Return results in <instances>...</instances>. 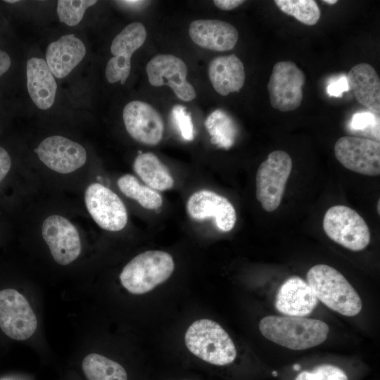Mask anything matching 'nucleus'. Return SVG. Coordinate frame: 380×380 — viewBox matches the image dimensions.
<instances>
[{
  "mask_svg": "<svg viewBox=\"0 0 380 380\" xmlns=\"http://www.w3.org/2000/svg\"><path fill=\"white\" fill-rule=\"evenodd\" d=\"M184 340L188 351L207 365L225 367L236 360L237 350L230 336L210 319L194 321L187 327Z\"/></svg>",
  "mask_w": 380,
  "mask_h": 380,
  "instance_id": "obj_1",
  "label": "nucleus"
},
{
  "mask_svg": "<svg viewBox=\"0 0 380 380\" xmlns=\"http://www.w3.org/2000/svg\"><path fill=\"white\" fill-rule=\"evenodd\" d=\"M259 330L267 339L286 348L305 350L322 343L329 334V326L323 321L304 317H264Z\"/></svg>",
  "mask_w": 380,
  "mask_h": 380,
  "instance_id": "obj_2",
  "label": "nucleus"
},
{
  "mask_svg": "<svg viewBox=\"0 0 380 380\" xmlns=\"http://www.w3.org/2000/svg\"><path fill=\"white\" fill-rule=\"evenodd\" d=\"M307 281L317 298L330 309L347 317L355 316L361 311L360 296L335 268L316 265L308 270Z\"/></svg>",
  "mask_w": 380,
  "mask_h": 380,
  "instance_id": "obj_3",
  "label": "nucleus"
},
{
  "mask_svg": "<svg viewBox=\"0 0 380 380\" xmlns=\"http://www.w3.org/2000/svg\"><path fill=\"white\" fill-rule=\"evenodd\" d=\"M175 262L167 252L149 250L133 258L123 267L120 281L133 295L147 293L166 281L172 274Z\"/></svg>",
  "mask_w": 380,
  "mask_h": 380,
  "instance_id": "obj_4",
  "label": "nucleus"
},
{
  "mask_svg": "<svg viewBox=\"0 0 380 380\" xmlns=\"http://www.w3.org/2000/svg\"><path fill=\"white\" fill-rule=\"evenodd\" d=\"M290 156L281 150L270 153L256 173V198L262 208L273 212L280 205L292 170Z\"/></svg>",
  "mask_w": 380,
  "mask_h": 380,
  "instance_id": "obj_5",
  "label": "nucleus"
},
{
  "mask_svg": "<svg viewBox=\"0 0 380 380\" xmlns=\"http://www.w3.org/2000/svg\"><path fill=\"white\" fill-rule=\"evenodd\" d=\"M323 229L332 241L353 251L365 249L371 239L364 219L346 205H338L328 209L323 219Z\"/></svg>",
  "mask_w": 380,
  "mask_h": 380,
  "instance_id": "obj_6",
  "label": "nucleus"
},
{
  "mask_svg": "<svg viewBox=\"0 0 380 380\" xmlns=\"http://www.w3.org/2000/svg\"><path fill=\"white\" fill-rule=\"evenodd\" d=\"M305 75L291 61L275 63L267 84L271 106L281 112L297 109L303 97Z\"/></svg>",
  "mask_w": 380,
  "mask_h": 380,
  "instance_id": "obj_7",
  "label": "nucleus"
},
{
  "mask_svg": "<svg viewBox=\"0 0 380 380\" xmlns=\"http://www.w3.org/2000/svg\"><path fill=\"white\" fill-rule=\"evenodd\" d=\"M37 326L35 314L23 295L12 289L0 291V328L7 336L26 340Z\"/></svg>",
  "mask_w": 380,
  "mask_h": 380,
  "instance_id": "obj_8",
  "label": "nucleus"
},
{
  "mask_svg": "<svg viewBox=\"0 0 380 380\" xmlns=\"http://www.w3.org/2000/svg\"><path fill=\"white\" fill-rule=\"evenodd\" d=\"M334 154L346 168L364 175L380 174V143L357 137L339 138L334 145Z\"/></svg>",
  "mask_w": 380,
  "mask_h": 380,
  "instance_id": "obj_9",
  "label": "nucleus"
},
{
  "mask_svg": "<svg viewBox=\"0 0 380 380\" xmlns=\"http://www.w3.org/2000/svg\"><path fill=\"white\" fill-rule=\"evenodd\" d=\"M87 209L95 222L102 229L118 232L125 227L128 216L120 198L108 187L93 183L86 189Z\"/></svg>",
  "mask_w": 380,
  "mask_h": 380,
  "instance_id": "obj_10",
  "label": "nucleus"
},
{
  "mask_svg": "<svg viewBox=\"0 0 380 380\" xmlns=\"http://www.w3.org/2000/svg\"><path fill=\"white\" fill-rule=\"evenodd\" d=\"M146 31L143 24L134 22L127 25L113 39L110 45L114 56L108 62L106 77L109 83H125L131 70L132 53L144 43Z\"/></svg>",
  "mask_w": 380,
  "mask_h": 380,
  "instance_id": "obj_11",
  "label": "nucleus"
},
{
  "mask_svg": "<svg viewBox=\"0 0 380 380\" xmlns=\"http://www.w3.org/2000/svg\"><path fill=\"white\" fill-rule=\"evenodd\" d=\"M187 67L171 54H158L146 65L149 83L155 87L167 85L181 100L190 101L196 96L194 87L186 80Z\"/></svg>",
  "mask_w": 380,
  "mask_h": 380,
  "instance_id": "obj_12",
  "label": "nucleus"
},
{
  "mask_svg": "<svg viewBox=\"0 0 380 380\" xmlns=\"http://www.w3.org/2000/svg\"><path fill=\"white\" fill-rule=\"evenodd\" d=\"M42 234L53 260L59 265H68L80 254L77 229L65 217L58 215L46 217L42 223Z\"/></svg>",
  "mask_w": 380,
  "mask_h": 380,
  "instance_id": "obj_13",
  "label": "nucleus"
},
{
  "mask_svg": "<svg viewBox=\"0 0 380 380\" xmlns=\"http://www.w3.org/2000/svg\"><path fill=\"white\" fill-rule=\"evenodd\" d=\"M186 209L194 220L213 219L215 227L223 232L231 231L236 222V213L231 202L213 191L202 189L192 194Z\"/></svg>",
  "mask_w": 380,
  "mask_h": 380,
  "instance_id": "obj_14",
  "label": "nucleus"
},
{
  "mask_svg": "<svg viewBox=\"0 0 380 380\" xmlns=\"http://www.w3.org/2000/svg\"><path fill=\"white\" fill-rule=\"evenodd\" d=\"M40 160L49 169L68 174L82 167L87 152L80 144L62 136L44 139L35 149Z\"/></svg>",
  "mask_w": 380,
  "mask_h": 380,
  "instance_id": "obj_15",
  "label": "nucleus"
},
{
  "mask_svg": "<svg viewBox=\"0 0 380 380\" xmlns=\"http://www.w3.org/2000/svg\"><path fill=\"white\" fill-rule=\"evenodd\" d=\"M122 118L128 134L146 145H156L162 139L164 125L158 111L141 101H132L124 108Z\"/></svg>",
  "mask_w": 380,
  "mask_h": 380,
  "instance_id": "obj_16",
  "label": "nucleus"
},
{
  "mask_svg": "<svg viewBox=\"0 0 380 380\" xmlns=\"http://www.w3.org/2000/svg\"><path fill=\"white\" fill-rule=\"evenodd\" d=\"M318 303V299L308 282L299 277L287 279L279 287L274 305L281 313L291 317L310 315Z\"/></svg>",
  "mask_w": 380,
  "mask_h": 380,
  "instance_id": "obj_17",
  "label": "nucleus"
},
{
  "mask_svg": "<svg viewBox=\"0 0 380 380\" xmlns=\"http://www.w3.org/2000/svg\"><path fill=\"white\" fill-rule=\"evenodd\" d=\"M189 34L198 46L216 51L232 49L239 39L237 30L220 20H196L189 25Z\"/></svg>",
  "mask_w": 380,
  "mask_h": 380,
  "instance_id": "obj_18",
  "label": "nucleus"
},
{
  "mask_svg": "<svg viewBox=\"0 0 380 380\" xmlns=\"http://www.w3.org/2000/svg\"><path fill=\"white\" fill-rule=\"evenodd\" d=\"M86 53L84 43L75 34H67L51 42L47 47L46 63L57 78L66 77Z\"/></svg>",
  "mask_w": 380,
  "mask_h": 380,
  "instance_id": "obj_19",
  "label": "nucleus"
},
{
  "mask_svg": "<svg viewBox=\"0 0 380 380\" xmlns=\"http://www.w3.org/2000/svg\"><path fill=\"white\" fill-rule=\"evenodd\" d=\"M346 77L357 102L379 118L380 79L374 67L367 63H358L349 70Z\"/></svg>",
  "mask_w": 380,
  "mask_h": 380,
  "instance_id": "obj_20",
  "label": "nucleus"
},
{
  "mask_svg": "<svg viewBox=\"0 0 380 380\" xmlns=\"http://www.w3.org/2000/svg\"><path fill=\"white\" fill-rule=\"evenodd\" d=\"M27 86L34 103L42 110L49 108L54 102L57 84L46 61L33 57L27 61Z\"/></svg>",
  "mask_w": 380,
  "mask_h": 380,
  "instance_id": "obj_21",
  "label": "nucleus"
},
{
  "mask_svg": "<svg viewBox=\"0 0 380 380\" xmlns=\"http://www.w3.org/2000/svg\"><path fill=\"white\" fill-rule=\"evenodd\" d=\"M208 75L214 89L222 96L239 91L246 77L243 64L235 54L213 58L209 64Z\"/></svg>",
  "mask_w": 380,
  "mask_h": 380,
  "instance_id": "obj_22",
  "label": "nucleus"
},
{
  "mask_svg": "<svg viewBox=\"0 0 380 380\" xmlns=\"http://www.w3.org/2000/svg\"><path fill=\"white\" fill-rule=\"evenodd\" d=\"M133 169L146 186L156 191H166L174 186L168 168L153 153H141L134 159Z\"/></svg>",
  "mask_w": 380,
  "mask_h": 380,
  "instance_id": "obj_23",
  "label": "nucleus"
},
{
  "mask_svg": "<svg viewBox=\"0 0 380 380\" xmlns=\"http://www.w3.org/2000/svg\"><path fill=\"white\" fill-rule=\"evenodd\" d=\"M82 367L88 380H128L127 371L118 362L97 353L87 355Z\"/></svg>",
  "mask_w": 380,
  "mask_h": 380,
  "instance_id": "obj_24",
  "label": "nucleus"
},
{
  "mask_svg": "<svg viewBox=\"0 0 380 380\" xmlns=\"http://www.w3.org/2000/svg\"><path fill=\"white\" fill-rule=\"evenodd\" d=\"M120 191L127 197L136 201L147 210H158L163 205V198L157 191L141 184L134 176L125 174L118 182Z\"/></svg>",
  "mask_w": 380,
  "mask_h": 380,
  "instance_id": "obj_25",
  "label": "nucleus"
},
{
  "mask_svg": "<svg viewBox=\"0 0 380 380\" xmlns=\"http://www.w3.org/2000/svg\"><path fill=\"white\" fill-rule=\"evenodd\" d=\"M205 125L213 144L226 149L234 144L236 129L233 120L224 111L220 109L213 111L207 118Z\"/></svg>",
  "mask_w": 380,
  "mask_h": 380,
  "instance_id": "obj_26",
  "label": "nucleus"
},
{
  "mask_svg": "<svg viewBox=\"0 0 380 380\" xmlns=\"http://www.w3.org/2000/svg\"><path fill=\"white\" fill-rule=\"evenodd\" d=\"M274 2L282 12L305 25H314L320 18L321 12L315 1L275 0Z\"/></svg>",
  "mask_w": 380,
  "mask_h": 380,
  "instance_id": "obj_27",
  "label": "nucleus"
},
{
  "mask_svg": "<svg viewBox=\"0 0 380 380\" xmlns=\"http://www.w3.org/2000/svg\"><path fill=\"white\" fill-rule=\"evenodd\" d=\"M292 372L295 375L291 380H350L345 369L332 363H320L304 369L300 365L298 370Z\"/></svg>",
  "mask_w": 380,
  "mask_h": 380,
  "instance_id": "obj_28",
  "label": "nucleus"
},
{
  "mask_svg": "<svg viewBox=\"0 0 380 380\" xmlns=\"http://www.w3.org/2000/svg\"><path fill=\"white\" fill-rule=\"evenodd\" d=\"M93 0H60L57 4V13L60 22L69 26L77 25L82 19L87 8L94 5Z\"/></svg>",
  "mask_w": 380,
  "mask_h": 380,
  "instance_id": "obj_29",
  "label": "nucleus"
},
{
  "mask_svg": "<svg viewBox=\"0 0 380 380\" xmlns=\"http://www.w3.org/2000/svg\"><path fill=\"white\" fill-rule=\"evenodd\" d=\"M172 118L182 138L192 141L194 138V125L186 108L181 105L175 106L172 110Z\"/></svg>",
  "mask_w": 380,
  "mask_h": 380,
  "instance_id": "obj_30",
  "label": "nucleus"
},
{
  "mask_svg": "<svg viewBox=\"0 0 380 380\" xmlns=\"http://www.w3.org/2000/svg\"><path fill=\"white\" fill-rule=\"evenodd\" d=\"M370 126L379 127V118L370 112L355 114L350 122V127L355 130H363Z\"/></svg>",
  "mask_w": 380,
  "mask_h": 380,
  "instance_id": "obj_31",
  "label": "nucleus"
},
{
  "mask_svg": "<svg viewBox=\"0 0 380 380\" xmlns=\"http://www.w3.org/2000/svg\"><path fill=\"white\" fill-rule=\"evenodd\" d=\"M349 86L347 77H339L338 80L331 82L327 87V92L333 96H340L345 91H348Z\"/></svg>",
  "mask_w": 380,
  "mask_h": 380,
  "instance_id": "obj_32",
  "label": "nucleus"
},
{
  "mask_svg": "<svg viewBox=\"0 0 380 380\" xmlns=\"http://www.w3.org/2000/svg\"><path fill=\"white\" fill-rule=\"evenodd\" d=\"M11 166V160L8 152L0 146V183L6 176Z\"/></svg>",
  "mask_w": 380,
  "mask_h": 380,
  "instance_id": "obj_33",
  "label": "nucleus"
},
{
  "mask_svg": "<svg viewBox=\"0 0 380 380\" xmlns=\"http://www.w3.org/2000/svg\"><path fill=\"white\" fill-rule=\"evenodd\" d=\"M245 1L243 0H215L214 4L220 9L224 11L232 10L243 4Z\"/></svg>",
  "mask_w": 380,
  "mask_h": 380,
  "instance_id": "obj_34",
  "label": "nucleus"
},
{
  "mask_svg": "<svg viewBox=\"0 0 380 380\" xmlns=\"http://www.w3.org/2000/svg\"><path fill=\"white\" fill-rule=\"evenodd\" d=\"M116 3L125 8L138 10L144 8L148 1H137V0H127V1H117Z\"/></svg>",
  "mask_w": 380,
  "mask_h": 380,
  "instance_id": "obj_35",
  "label": "nucleus"
},
{
  "mask_svg": "<svg viewBox=\"0 0 380 380\" xmlns=\"http://www.w3.org/2000/svg\"><path fill=\"white\" fill-rule=\"evenodd\" d=\"M11 63L9 55L6 52L0 50V77L8 71Z\"/></svg>",
  "mask_w": 380,
  "mask_h": 380,
  "instance_id": "obj_36",
  "label": "nucleus"
},
{
  "mask_svg": "<svg viewBox=\"0 0 380 380\" xmlns=\"http://www.w3.org/2000/svg\"><path fill=\"white\" fill-rule=\"evenodd\" d=\"M322 2L332 5V4H336L338 1L337 0H324L322 1Z\"/></svg>",
  "mask_w": 380,
  "mask_h": 380,
  "instance_id": "obj_37",
  "label": "nucleus"
},
{
  "mask_svg": "<svg viewBox=\"0 0 380 380\" xmlns=\"http://www.w3.org/2000/svg\"><path fill=\"white\" fill-rule=\"evenodd\" d=\"M5 1L10 4H14V3L18 2L19 1L18 0H6Z\"/></svg>",
  "mask_w": 380,
  "mask_h": 380,
  "instance_id": "obj_38",
  "label": "nucleus"
},
{
  "mask_svg": "<svg viewBox=\"0 0 380 380\" xmlns=\"http://www.w3.org/2000/svg\"><path fill=\"white\" fill-rule=\"evenodd\" d=\"M377 211H378V213L379 214L380 213V200L378 201V205H377Z\"/></svg>",
  "mask_w": 380,
  "mask_h": 380,
  "instance_id": "obj_39",
  "label": "nucleus"
},
{
  "mask_svg": "<svg viewBox=\"0 0 380 380\" xmlns=\"http://www.w3.org/2000/svg\"><path fill=\"white\" fill-rule=\"evenodd\" d=\"M180 380H191V379H180Z\"/></svg>",
  "mask_w": 380,
  "mask_h": 380,
  "instance_id": "obj_40",
  "label": "nucleus"
}]
</instances>
